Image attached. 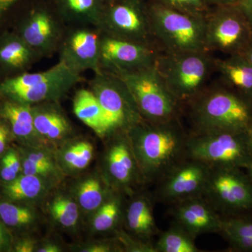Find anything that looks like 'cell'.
Returning <instances> with one entry per match:
<instances>
[{
  "label": "cell",
  "mask_w": 252,
  "mask_h": 252,
  "mask_svg": "<svg viewBox=\"0 0 252 252\" xmlns=\"http://www.w3.org/2000/svg\"><path fill=\"white\" fill-rule=\"evenodd\" d=\"M126 132L146 185L157 183L187 158L189 132L180 119L157 124L142 120Z\"/></svg>",
  "instance_id": "6da1fadb"
},
{
  "label": "cell",
  "mask_w": 252,
  "mask_h": 252,
  "mask_svg": "<svg viewBox=\"0 0 252 252\" xmlns=\"http://www.w3.org/2000/svg\"><path fill=\"white\" fill-rule=\"evenodd\" d=\"M192 133L247 132L252 126V102L223 84L205 88L188 104Z\"/></svg>",
  "instance_id": "7a4b0ae2"
},
{
  "label": "cell",
  "mask_w": 252,
  "mask_h": 252,
  "mask_svg": "<svg viewBox=\"0 0 252 252\" xmlns=\"http://www.w3.org/2000/svg\"><path fill=\"white\" fill-rule=\"evenodd\" d=\"M154 66L183 107L206 88L209 77L215 70V59L207 51L159 53Z\"/></svg>",
  "instance_id": "3957f363"
},
{
  "label": "cell",
  "mask_w": 252,
  "mask_h": 252,
  "mask_svg": "<svg viewBox=\"0 0 252 252\" xmlns=\"http://www.w3.org/2000/svg\"><path fill=\"white\" fill-rule=\"evenodd\" d=\"M110 72L130 91L144 121L157 124L180 119L183 106L168 90L154 64L135 70Z\"/></svg>",
  "instance_id": "277c9868"
},
{
  "label": "cell",
  "mask_w": 252,
  "mask_h": 252,
  "mask_svg": "<svg viewBox=\"0 0 252 252\" xmlns=\"http://www.w3.org/2000/svg\"><path fill=\"white\" fill-rule=\"evenodd\" d=\"M79 74L60 61L45 72H23L0 81V97L31 105L58 102L81 80Z\"/></svg>",
  "instance_id": "5b68a950"
},
{
  "label": "cell",
  "mask_w": 252,
  "mask_h": 252,
  "mask_svg": "<svg viewBox=\"0 0 252 252\" xmlns=\"http://www.w3.org/2000/svg\"><path fill=\"white\" fill-rule=\"evenodd\" d=\"M148 8L154 39L164 52L207 51L205 18L185 14L154 1L148 4Z\"/></svg>",
  "instance_id": "8992f818"
},
{
  "label": "cell",
  "mask_w": 252,
  "mask_h": 252,
  "mask_svg": "<svg viewBox=\"0 0 252 252\" xmlns=\"http://www.w3.org/2000/svg\"><path fill=\"white\" fill-rule=\"evenodd\" d=\"M187 157L210 167L245 169L252 162V151L247 132H189Z\"/></svg>",
  "instance_id": "52a82bcc"
},
{
  "label": "cell",
  "mask_w": 252,
  "mask_h": 252,
  "mask_svg": "<svg viewBox=\"0 0 252 252\" xmlns=\"http://www.w3.org/2000/svg\"><path fill=\"white\" fill-rule=\"evenodd\" d=\"M203 196L220 216L252 217V182L242 168L211 167Z\"/></svg>",
  "instance_id": "ba28073f"
},
{
  "label": "cell",
  "mask_w": 252,
  "mask_h": 252,
  "mask_svg": "<svg viewBox=\"0 0 252 252\" xmlns=\"http://www.w3.org/2000/svg\"><path fill=\"white\" fill-rule=\"evenodd\" d=\"M252 27L238 4L212 6L205 18V46L207 52L243 54L251 37Z\"/></svg>",
  "instance_id": "9c48e42d"
},
{
  "label": "cell",
  "mask_w": 252,
  "mask_h": 252,
  "mask_svg": "<svg viewBox=\"0 0 252 252\" xmlns=\"http://www.w3.org/2000/svg\"><path fill=\"white\" fill-rule=\"evenodd\" d=\"M91 91L97 97L105 118L107 134L111 136L127 132L144 120L135 101L124 83L113 73L95 74Z\"/></svg>",
  "instance_id": "30bf717a"
},
{
  "label": "cell",
  "mask_w": 252,
  "mask_h": 252,
  "mask_svg": "<svg viewBox=\"0 0 252 252\" xmlns=\"http://www.w3.org/2000/svg\"><path fill=\"white\" fill-rule=\"evenodd\" d=\"M100 27L107 35L156 48L148 4L144 0L107 1Z\"/></svg>",
  "instance_id": "8fae6325"
},
{
  "label": "cell",
  "mask_w": 252,
  "mask_h": 252,
  "mask_svg": "<svg viewBox=\"0 0 252 252\" xmlns=\"http://www.w3.org/2000/svg\"><path fill=\"white\" fill-rule=\"evenodd\" d=\"M100 172L111 188L130 195L146 185L127 132L109 137Z\"/></svg>",
  "instance_id": "7c38bea8"
},
{
  "label": "cell",
  "mask_w": 252,
  "mask_h": 252,
  "mask_svg": "<svg viewBox=\"0 0 252 252\" xmlns=\"http://www.w3.org/2000/svg\"><path fill=\"white\" fill-rule=\"evenodd\" d=\"M210 168L203 162L186 158L155 184L154 202L171 205L203 196Z\"/></svg>",
  "instance_id": "4fadbf2b"
},
{
  "label": "cell",
  "mask_w": 252,
  "mask_h": 252,
  "mask_svg": "<svg viewBox=\"0 0 252 252\" xmlns=\"http://www.w3.org/2000/svg\"><path fill=\"white\" fill-rule=\"evenodd\" d=\"M14 19L11 31L18 34L32 49L45 54L52 51L59 41L60 32L55 11L45 3H27Z\"/></svg>",
  "instance_id": "5bb4252c"
},
{
  "label": "cell",
  "mask_w": 252,
  "mask_h": 252,
  "mask_svg": "<svg viewBox=\"0 0 252 252\" xmlns=\"http://www.w3.org/2000/svg\"><path fill=\"white\" fill-rule=\"evenodd\" d=\"M158 54L157 48L107 34L100 41V65L109 72L154 65Z\"/></svg>",
  "instance_id": "9a60e30c"
},
{
  "label": "cell",
  "mask_w": 252,
  "mask_h": 252,
  "mask_svg": "<svg viewBox=\"0 0 252 252\" xmlns=\"http://www.w3.org/2000/svg\"><path fill=\"white\" fill-rule=\"evenodd\" d=\"M174 223L196 239L208 233L220 234L223 217L204 196L195 197L169 205Z\"/></svg>",
  "instance_id": "2e32d148"
},
{
  "label": "cell",
  "mask_w": 252,
  "mask_h": 252,
  "mask_svg": "<svg viewBox=\"0 0 252 252\" xmlns=\"http://www.w3.org/2000/svg\"><path fill=\"white\" fill-rule=\"evenodd\" d=\"M100 38L89 30L74 31L63 42L61 60L78 73L83 71L102 72L100 65Z\"/></svg>",
  "instance_id": "e0dca14e"
},
{
  "label": "cell",
  "mask_w": 252,
  "mask_h": 252,
  "mask_svg": "<svg viewBox=\"0 0 252 252\" xmlns=\"http://www.w3.org/2000/svg\"><path fill=\"white\" fill-rule=\"evenodd\" d=\"M57 102H44L32 105L36 134L43 145H59L69 140L72 127Z\"/></svg>",
  "instance_id": "ac0fdd59"
},
{
  "label": "cell",
  "mask_w": 252,
  "mask_h": 252,
  "mask_svg": "<svg viewBox=\"0 0 252 252\" xmlns=\"http://www.w3.org/2000/svg\"><path fill=\"white\" fill-rule=\"evenodd\" d=\"M126 203L123 223L130 234L144 241L152 242L160 233L154 215L152 193L135 191Z\"/></svg>",
  "instance_id": "d6986e66"
},
{
  "label": "cell",
  "mask_w": 252,
  "mask_h": 252,
  "mask_svg": "<svg viewBox=\"0 0 252 252\" xmlns=\"http://www.w3.org/2000/svg\"><path fill=\"white\" fill-rule=\"evenodd\" d=\"M36 55L14 31L0 33V81L26 72Z\"/></svg>",
  "instance_id": "ffe728a7"
},
{
  "label": "cell",
  "mask_w": 252,
  "mask_h": 252,
  "mask_svg": "<svg viewBox=\"0 0 252 252\" xmlns=\"http://www.w3.org/2000/svg\"><path fill=\"white\" fill-rule=\"evenodd\" d=\"M0 118L9 126L12 137L28 147H45L36 134L32 105L0 97Z\"/></svg>",
  "instance_id": "44dd1931"
},
{
  "label": "cell",
  "mask_w": 252,
  "mask_h": 252,
  "mask_svg": "<svg viewBox=\"0 0 252 252\" xmlns=\"http://www.w3.org/2000/svg\"><path fill=\"white\" fill-rule=\"evenodd\" d=\"M215 65L224 85L252 102V63L244 55L215 59Z\"/></svg>",
  "instance_id": "7402d4cb"
},
{
  "label": "cell",
  "mask_w": 252,
  "mask_h": 252,
  "mask_svg": "<svg viewBox=\"0 0 252 252\" xmlns=\"http://www.w3.org/2000/svg\"><path fill=\"white\" fill-rule=\"evenodd\" d=\"M55 187L49 181L37 176L21 174L14 180L3 183L1 193L4 200L31 205L47 198Z\"/></svg>",
  "instance_id": "603a6c76"
},
{
  "label": "cell",
  "mask_w": 252,
  "mask_h": 252,
  "mask_svg": "<svg viewBox=\"0 0 252 252\" xmlns=\"http://www.w3.org/2000/svg\"><path fill=\"white\" fill-rule=\"evenodd\" d=\"M114 190L104 180L101 172L78 180L73 185L71 195L81 211L94 214Z\"/></svg>",
  "instance_id": "cb8c5ba5"
},
{
  "label": "cell",
  "mask_w": 252,
  "mask_h": 252,
  "mask_svg": "<svg viewBox=\"0 0 252 252\" xmlns=\"http://www.w3.org/2000/svg\"><path fill=\"white\" fill-rule=\"evenodd\" d=\"M103 0H51V7L61 17L74 22L100 26Z\"/></svg>",
  "instance_id": "d4e9b609"
},
{
  "label": "cell",
  "mask_w": 252,
  "mask_h": 252,
  "mask_svg": "<svg viewBox=\"0 0 252 252\" xmlns=\"http://www.w3.org/2000/svg\"><path fill=\"white\" fill-rule=\"evenodd\" d=\"M126 193L114 190L101 206L93 214L91 227L97 233H115L124 220Z\"/></svg>",
  "instance_id": "484cf974"
},
{
  "label": "cell",
  "mask_w": 252,
  "mask_h": 252,
  "mask_svg": "<svg viewBox=\"0 0 252 252\" xmlns=\"http://www.w3.org/2000/svg\"><path fill=\"white\" fill-rule=\"evenodd\" d=\"M76 117L90 127L101 138L108 137L103 111L97 97L91 91L80 89L73 99Z\"/></svg>",
  "instance_id": "4316f807"
},
{
  "label": "cell",
  "mask_w": 252,
  "mask_h": 252,
  "mask_svg": "<svg viewBox=\"0 0 252 252\" xmlns=\"http://www.w3.org/2000/svg\"><path fill=\"white\" fill-rule=\"evenodd\" d=\"M56 152V159L64 175H74L90 165L94 147L89 141L68 140Z\"/></svg>",
  "instance_id": "83f0119b"
},
{
  "label": "cell",
  "mask_w": 252,
  "mask_h": 252,
  "mask_svg": "<svg viewBox=\"0 0 252 252\" xmlns=\"http://www.w3.org/2000/svg\"><path fill=\"white\" fill-rule=\"evenodd\" d=\"M220 235L230 252H252V217H223Z\"/></svg>",
  "instance_id": "f1b7e54d"
},
{
  "label": "cell",
  "mask_w": 252,
  "mask_h": 252,
  "mask_svg": "<svg viewBox=\"0 0 252 252\" xmlns=\"http://www.w3.org/2000/svg\"><path fill=\"white\" fill-rule=\"evenodd\" d=\"M51 220L66 230H72L78 226L81 209L71 194L58 192L47 203Z\"/></svg>",
  "instance_id": "f546056e"
},
{
  "label": "cell",
  "mask_w": 252,
  "mask_h": 252,
  "mask_svg": "<svg viewBox=\"0 0 252 252\" xmlns=\"http://www.w3.org/2000/svg\"><path fill=\"white\" fill-rule=\"evenodd\" d=\"M0 220L7 228L28 230L37 224L39 213L31 205L0 200Z\"/></svg>",
  "instance_id": "4dcf8cb0"
},
{
  "label": "cell",
  "mask_w": 252,
  "mask_h": 252,
  "mask_svg": "<svg viewBox=\"0 0 252 252\" xmlns=\"http://www.w3.org/2000/svg\"><path fill=\"white\" fill-rule=\"evenodd\" d=\"M195 240L193 236L173 222L168 229L158 235L154 246L157 252H201L195 245Z\"/></svg>",
  "instance_id": "1f68e13d"
},
{
  "label": "cell",
  "mask_w": 252,
  "mask_h": 252,
  "mask_svg": "<svg viewBox=\"0 0 252 252\" xmlns=\"http://www.w3.org/2000/svg\"><path fill=\"white\" fill-rule=\"evenodd\" d=\"M152 1L185 14L202 18H205L212 7L209 4L208 0H152Z\"/></svg>",
  "instance_id": "d6a6232c"
},
{
  "label": "cell",
  "mask_w": 252,
  "mask_h": 252,
  "mask_svg": "<svg viewBox=\"0 0 252 252\" xmlns=\"http://www.w3.org/2000/svg\"><path fill=\"white\" fill-rule=\"evenodd\" d=\"M22 174L21 155L17 149H6L0 156V179L3 183H7L17 178Z\"/></svg>",
  "instance_id": "836d02e7"
},
{
  "label": "cell",
  "mask_w": 252,
  "mask_h": 252,
  "mask_svg": "<svg viewBox=\"0 0 252 252\" xmlns=\"http://www.w3.org/2000/svg\"><path fill=\"white\" fill-rule=\"evenodd\" d=\"M115 238L122 246L123 252H157L154 243L135 238L121 228L115 232Z\"/></svg>",
  "instance_id": "e575fe53"
},
{
  "label": "cell",
  "mask_w": 252,
  "mask_h": 252,
  "mask_svg": "<svg viewBox=\"0 0 252 252\" xmlns=\"http://www.w3.org/2000/svg\"><path fill=\"white\" fill-rule=\"evenodd\" d=\"M78 252H123L120 244L117 240H98L86 244H83L76 248Z\"/></svg>",
  "instance_id": "d590c367"
},
{
  "label": "cell",
  "mask_w": 252,
  "mask_h": 252,
  "mask_svg": "<svg viewBox=\"0 0 252 252\" xmlns=\"http://www.w3.org/2000/svg\"><path fill=\"white\" fill-rule=\"evenodd\" d=\"M38 244L34 239L31 237H23L17 241L13 242V251L16 252H36Z\"/></svg>",
  "instance_id": "8d00e7d4"
},
{
  "label": "cell",
  "mask_w": 252,
  "mask_h": 252,
  "mask_svg": "<svg viewBox=\"0 0 252 252\" xmlns=\"http://www.w3.org/2000/svg\"><path fill=\"white\" fill-rule=\"evenodd\" d=\"M28 0H0V17H4L12 14Z\"/></svg>",
  "instance_id": "74e56055"
},
{
  "label": "cell",
  "mask_w": 252,
  "mask_h": 252,
  "mask_svg": "<svg viewBox=\"0 0 252 252\" xmlns=\"http://www.w3.org/2000/svg\"><path fill=\"white\" fill-rule=\"evenodd\" d=\"M13 240L7 227L0 220V252L12 251Z\"/></svg>",
  "instance_id": "f35d334b"
},
{
  "label": "cell",
  "mask_w": 252,
  "mask_h": 252,
  "mask_svg": "<svg viewBox=\"0 0 252 252\" xmlns=\"http://www.w3.org/2000/svg\"><path fill=\"white\" fill-rule=\"evenodd\" d=\"M12 137L9 126L0 118V156L4 154L7 148L10 137Z\"/></svg>",
  "instance_id": "ab89813d"
},
{
  "label": "cell",
  "mask_w": 252,
  "mask_h": 252,
  "mask_svg": "<svg viewBox=\"0 0 252 252\" xmlns=\"http://www.w3.org/2000/svg\"><path fill=\"white\" fill-rule=\"evenodd\" d=\"M36 252H63L62 248L59 244L54 242H44V243L38 245Z\"/></svg>",
  "instance_id": "60d3db41"
},
{
  "label": "cell",
  "mask_w": 252,
  "mask_h": 252,
  "mask_svg": "<svg viewBox=\"0 0 252 252\" xmlns=\"http://www.w3.org/2000/svg\"><path fill=\"white\" fill-rule=\"evenodd\" d=\"M238 5L246 15L252 27V0H242Z\"/></svg>",
  "instance_id": "b9f144b4"
},
{
  "label": "cell",
  "mask_w": 252,
  "mask_h": 252,
  "mask_svg": "<svg viewBox=\"0 0 252 252\" xmlns=\"http://www.w3.org/2000/svg\"><path fill=\"white\" fill-rule=\"evenodd\" d=\"M242 0H208L211 6H222V5L238 4Z\"/></svg>",
  "instance_id": "7bdbcfd3"
},
{
  "label": "cell",
  "mask_w": 252,
  "mask_h": 252,
  "mask_svg": "<svg viewBox=\"0 0 252 252\" xmlns=\"http://www.w3.org/2000/svg\"><path fill=\"white\" fill-rule=\"evenodd\" d=\"M241 54L244 55L252 63V32L250 41H249L246 48L244 50L243 54Z\"/></svg>",
  "instance_id": "ee69618b"
},
{
  "label": "cell",
  "mask_w": 252,
  "mask_h": 252,
  "mask_svg": "<svg viewBox=\"0 0 252 252\" xmlns=\"http://www.w3.org/2000/svg\"><path fill=\"white\" fill-rule=\"evenodd\" d=\"M247 134H248L249 144H250L252 151V126L250 127L248 132H247Z\"/></svg>",
  "instance_id": "f6af8a7d"
},
{
  "label": "cell",
  "mask_w": 252,
  "mask_h": 252,
  "mask_svg": "<svg viewBox=\"0 0 252 252\" xmlns=\"http://www.w3.org/2000/svg\"><path fill=\"white\" fill-rule=\"evenodd\" d=\"M245 170V171H246L247 175H248L249 178L250 179V180H251L252 182V162L248 167H247Z\"/></svg>",
  "instance_id": "bcb514c9"
},
{
  "label": "cell",
  "mask_w": 252,
  "mask_h": 252,
  "mask_svg": "<svg viewBox=\"0 0 252 252\" xmlns=\"http://www.w3.org/2000/svg\"><path fill=\"white\" fill-rule=\"evenodd\" d=\"M103 1H104V3H106L107 2V1H111V0H103Z\"/></svg>",
  "instance_id": "7dc6e473"
}]
</instances>
